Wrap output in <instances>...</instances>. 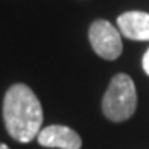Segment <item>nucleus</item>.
I'll use <instances>...</instances> for the list:
<instances>
[{"mask_svg": "<svg viewBox=\"0 0 149 149\" xmlns=\"http://www.w3.org/2000/svg\"><path fill=\"white\" fill-rule=\"evenodd\" d=\"M88 40L93 50L100 58L114 61L122 55L123 44H122L120 32L107 20H96L88 29Z\"/></svg>", "mask_w": 149, "mask_h": 149, "instance_id": "3", "label": "nucleus"}, {"mask_svg": "<svg viewBox=\"0 0 149 149\" xmlns=\"http://www.w3.org/2000/svg\"><path fill=\"white\" fill-rule=\"evenodd\" d=\"M6 131L20 143H29L41 131L43 108L28 85L15 84L6 91L3 100Z\"/></svg>", "mask_w": 149, "mask_h": 149, "instance_id": "1", "label": "nucleus"}, {"mask_svg": "<svg viewBox=\"0 0 149 149\" xmlns=\"http://www.w3.org/2000/svg\"><path fill=\"white\" fill-rule=\"evenodd\" d=\"M137 91L131 76L117 73L111 79L102 99L104 116L111 122H125L135 113Z\"/></svg>", "mask_w": 149, "mask_h": 149, "instance_id": "2", "label": "nucleus"}, {"mask_svg": "<svg viewBox=\"0 0 149 149\" xmlns=\"http://www.w3.org/2000/svg\"><path fill=\"white\" fill-rule=\"evenodd\" d=\"M119 31L123 37L135 41H149V14L141 11H128L117 18Z\"/></svg>", "mask_w": 149, "mask_h": 149, "instance_id": "5", "label": "nucleus"}, {"mask_svg": "<svg viewBox=\"0 0 149 149\" xmlns=\"http://www.w3.org/2000/svg\"><path fill=\"white\" fill-rule=\"evenodd\" d=\"M0 149H9L8 146H6L5 143H0Z\"/></svg>", "mask_w": 149, "mask_h": 149, "instance_id": "7", "label": "nucleus"}, {"mask_svg": "<svg viewBox=\"0 0 149 149\" xmlns=\"http://www.w3.org/2000/svg\"><path fill=\"white\" fill-rule=\"evenodd\" d=\"M141 64H143V70L146 72V74L149 76V49L146 50V53L143 55V61H141Z\"/></svg>", "mask_w": 149, "mask_h": 149, "instance_id": "6", "label": "nucleus"}, {"mask_svg": "<svg viewBox=\"0 0 149 149\" xmlns=\"http://www.w3.org/2000/svg\"><path fill=\"white\" fill-rule=\"evenodd\" d=\"M37 140L40 145L46 148L81 149L82 146V140H81L79 134L64 125H50L43 128L37 135Z\"/></svg>", "mask_w": 149, "mask_h": 149, "instance_id": "4", "label": "nucleus"}]
</instances>
